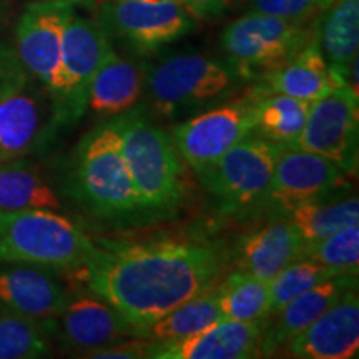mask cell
I'll return each mask as SVG.
<instances>
[{
	"instance_id": "cell-1",
	"label": "cell",
	"mask_w": 359,
	"mask_h": 359,
	"mask_svg": "<svg viewBox=\"0 0 359 359\" xmlns=\"http://www.w3.org/2000/svg\"><path fill=\"white\" fill-rule=\"evenodd\" d=\"M226 266L222 246L196 236L95 241V253L79 273L97 294L140 331L212 288Z\"/></svg>"
},
{
	"instance_id": "cell-2",
	"label": "cell",
	"mask_w": 359,
	"mask_h": 359,
	"mask_svg": "<svg viewBox=\"0 0 359 359\" xmlns=\"http://www.w3.org/2000/svg\"><path fill=\"white\" fill-rule=\"evenodd\" d=\"M95 253V241L57 210L0 212V264H32L79 273Z\"/></svg>"
},
{
	"instance_id": "cell-3",
	"label": "cell",
	"mask_w": 359,
	"mask_h": 359,
	"mask_svg": "<svg viewBox=\"0 0 359 359\" xmlns=\"http://www.w3.org/2000/svg\"><path fill=\"white\" fill-rule=\"evenodd\" d=\"M115 122L142 212H175L185 198V172L172 137L140 110H128Z\"/></svg>"
},
{
	"instance_id": "cell-4",
	"label": "cell",
	"mask_w": 359,
	"mask_h": 359,
	"mask_svg": "<svg viewBox=\"0 0 359 359\" xmlns=\"http://www.w3.org/2000/svg\"><path fill=\"white\" fill-rule=\"evenodd\" d=\"M74 187L85 208L98 218L115 222L142 212L115 118L93 128L79 143Z\"/></svg>"
},
{
	"instance_id": "cell-5",
	"label": "cell",
	"mask_w": 359,
	"mask_h": 359,
	"mask_svg": "<svg viewBox=\"0 0 359 359\" xmlns=\"http://www.w3.org/2000/svg\"><path fill=\"white\" fill-rule=\"evenodd\" d=\"M58 122L52 98L19 57H0V161L37 154Z\"/></svg>"
},
{
	"instance_id": "cell-6",
	"label": "cell",
	"mask_w": 359,
	"mask_h": 359,
	"mask_svg": "<svg viewBox=\"0 0 359 359\" xmlns=\"http://www.w3.org/2000/svg\"><path fill=\"white\" fill-rule=\"evenodd\" d=\"M240 80L228 62L180 53L148 70L145 87L160 115L180 116L230 97Z\"/></svg>"
},
{
	"instance_id": "cell-7",
	"label": "cell",
	"mask_w": 359,
	"mask_h": 359,
	"mask_svg": "<svg viewBox=\"0 0 359 359\" xmlns=\"http://www.w3.org/2000/svg\"><path fill=\"white\" fill-rule=\"evenodd\" d=\"M313 34L311 22L248 12L224 29L222 47L241 80H258L291 60Z\"/></svg>"
},
{
	"instance_id": "cell-8",
	"label": "cell",
	"mask_w": 359,
	"mask_h": 359,
	"mask_svg": "<svg viewBox=\"0 0 359 359\" xmlns=\"http://www.w3.org/2000/svg\"><path fill=\"white\" fill-rule=\"evenodd\" d=\"M278 147L250 135L196 175L226 212L268 203Z\"/></svg>"
},
{
	"instance_id": "cell-9",
	"label": "cell",
	"mask_w": 359,
	"mask_h": 359,
	"mask_svg": "<svg viewBox=\"0 0 359 359\" xmlns=\"http://www.w3.org/2000/svg\"><path fill=\"white\" fill-rule=\"evenodd\" d=\"M111 48L109 30L100 22L72 13L62 40L60 87L53 100L58 127H72L88 110L90 83Z\"/></svg>"
},
{
	"instance_id": "cell-10",
	"label": "cell",
	"mask_w": 359,
	"mask_h": 359,
	"mask_svg": "<svg viewBox=\"0 0 359 359\" xmlns=\"http://www.w3.org/2000/svg\"><path fill=\"white\" fill-rule=\"evenodd\" d=\"M258 97L226 102L190 116L173 128L172 140L180 156L195 173L203 172L236 143L253 135Z\"/></svg>"
},
{
	"instance_id": "cell-11",
	"label": "cell",
	"mask_w": 359,
	"mask_h": 359,
	"mask_svg": "<svg viewBox=\"0 0 359 359\" xmlns=\"http://www.w3.org/2000/svg\"><path fill=\"white\" fill-rule=\"evenodd\" d=\"M359 97L346 85L311 102L306 123L296 145L334 161L349 175L358 165Z\"/></svg>"
},
{
	"instance_id": "cell-12",
	"label": "cell",
	"mask_w": 359,
	"mask_h": 359,
	"mask_svg": "<svg viewBox=\"0 0 359 359\" xmlns=\"http://www.w3.org/2000/svg\"><path fill=\"white\" fill-rule=\"evenodd\" d=\"M100 24L140 52H151L196 29V17L178 0H102Z\"/></svg>"
},
{
	"instance_id": "cell-13",
	"label": "cell",
	"mask_w": 359,
	"mask_h": 359,
	"mask_svg": "<svg viewBox=\"0 0 359 359\" xmlns=\"http://www.w3.org/2000/svg\"><path fill=\"white\" fill-rule=\"evenodd\" d=\"M72 13V4L58 0L34 2L22 12L15 29L17 57L47 90L52 103L60 87L62 40Z\"/></svg>"
},
{
	"instance_id": "cell-14",
	"label": "cell",
	"mask_w": 359,
	"mask_h": 359,
	"mask_svg": "<svg viewBox=\"0 0 359 359\" xmlns=\"http://www.w3.org/2000/svg\"><path fill=\"white\" fill-rule=\"evenodd\" d=\"M346 173L334 161L298 145L278 147L268 203L288 212L302 201L343 187Z\"/></svg>"
},
{
	"instance_id": "cell-15",
	"label": "cell",
	"mask_w": 359,
	"mask_h": 359,
	"mask_svg": "<svg viewBox=\"0 0 359 359\" xmlns=\"http://www.w3.org/2000/svg\"><path fill=\"white\" fill-rule=\"evenodd\" d=\"M70 296L50 269L7 263L0 266V311L34 321H57Z\"/></svg>"
},
{
	"instance_id": "cell-16",
	"label": "cell",
	"mask_w": 359,
	"mask_h": 359,
	"mask_svg": "<svg viewBox=\"0 0 359 359\" xmlns=\"http://www.w3.org/2000/svg\"><path fill=\"white\" fill-rule=\"evenodd\" d=\"M299 359H351L359 349L358 286L285 344Z\"/></svg>"
},
{
	"instance_id": "cell-17",
	"label": "cell",
	"mask_w": 359,
	"mask_h": 359,
	"mask_svg": "<svg viewBox=\"0 0 359 359\" xmlns=\"http://www.w3.org/2000/svg\"><path fill=\"white\" fill-rule=\"evenodd\" d=\"M264 321L219 320L198 333L172 343H154L150 358L246 359L262 356Z\"/></svg>"
},
{
	"instance_id": "cell-18",
	"label": "cell",
	"mask_w": 359,
	"mask_h": 359,
	"mask_svg": "<svg viewBox=\"0 0 359 359\" xmlns=\"http://www.w3.org/2000/svg\"><path fill=\"white\" fill-rule=\"evenodd\" d=\"M58 320L64 343L85 354L118 339L137 336V330L122 314L93 293L70 298Z\"/></svg>"
},
{
	"instance_id": "cell-19",
	"label": "cell",
	"mask_w": 359,
	"mask_h": 359,
	"mask_svg": "<svg viewBox=\"0 0 359 359\" xmlns=\"http://www.w3.org/2000/svg\"><path fill=\"white\" fill-rule=\"evenodd\" d=\"M356 286L358 276H331L318 283L311 290L304 291L278 313L268 316L264 321L262 346H259L262 356H268L281 349L293 336L306 330L313 321H316L323 313H326L349 290Z\"/></svg>"
},
{
	"instance_id": "cell-20",
	"label": "cell",
	"mask_w": 359,
	"mask_h": 359,
	"mask_svg": "<svg viewBox=\"0 0 359 359\" xmlns=\"http://www.w3.org/2000/svg\"><path fill=\"white\" fill-rule=\"evenodd\" d=\"M303 241L288 219H273L243 236L236 246L235 269L269 283L302 257Z\"/></svg>"
},
{
	"instance_id": "cell-21",
	"label": "cell",
	"mask_w": 359,
	"mask_h": 359,
	"mask_svg": "<svg viewBox=\"0 0 359 359\" xmlns=\"http://www.w3.org/2000/svg\"><path fill=\"white\" fill-rule=\"evenodd\" d=\"M257 82L258 83L250 92L255 97L280 93V95L293 97L309 103L318 100L331 88L341 87L336 83L333 74L318 47L314 34L291 60L281 65L280 69L258 79Z\"/></svg>"
},
{
	"instance_id": "cell-22",
	"label": "cell",
	"mask_w": 359,
	"mask_h": 359,
	"mask_svg": "<svg viewBox=\"0 0 359 359\" xmlns=\"http://www.w3.org/2000/svg\"><path fill=\"white\" fill-rule=\"evenodd\" d=\"M147 69L111 48L88 88V109L102 116H118L132 110L145 88Z\"/></svg>"
},
{
	"instance_id": "cell-23",
	"label": "cell",
	"mask_w": 359,
	"mask_h": 359,
	"mask_svg": "<svg viewBox=\"0 0 359 359\" xmlns=\"http://www.w3.org/2000/svg\"><path fill=\"white\" fill-rule=\"evenodd\" d=\"M314 24V37L338 85L346 75L359 48V0H333ZM348 87V85H346Z\"/></svg>"
},
{
	"instance_id": "cell-24",
	"label": "cell",
	"mask_w": 359,
	"mask_h": 359,
	"mask_svg": "<svg viewBox=\"0 0 359 359\" xmlns=\"http://www.w3.org/2000/svg\"><path fill=\"white\" fill-rule=\"evenodd\" d=\"M60 208L57 191L30 161H0V212Z\"/></svg>"
},
{
	"instance_id": "cell-25",
	"label": "cell",
	"mask_w": 359,
	"mask_h": 359,
	"mask_svg": "<svg viewBox=\"0 0 359 359\" xmlns=\"http://www.w3.org/2000/svg\"><path fill=\"white\" fill-rule=\"evenodd\" d=\"M326 195L302 201L285 212L288 213L286 219L302 238L303 246L316 243L353 224H359V200L356 195L346 198H326Z\"/></svg>"
},
{
	"instance_id": "cell-26",
	"label": "cell",
	"mask_w": 359,
	"mask_h": 359,
	"mask_svg": "<svg viewBox=\"0 0 359 359\" xmlns=\"http://www.w3.org/2000/svg\"><path fill=\"white\" fill-rule=\"evenodd\" d=\"M219 320H223V316L218 308L217 290L208 288L143 327L140 338L151 343H172L198 333Z\"/></svg>"
},
{
	"instance_id": "cell-27",
	"label": "cell",
	"mask_w": 359,
	"mask_h": 359,
	"mask_svg": "<svg viewBox=\"0 0 359 359\" xmlns=\"http://www.w3.org/2000/svg\"><path fill=\"white\" fill-rule=\"evenodd\" d=\"M309 105V102L280 93L258 97L253 133L280 147L296 145L306 123Z\"/></svg>"
},
{
	"instance_id": "cell-28",
	"label": "cell",
	"mask_w": 359,
	"mask_h": 359,
	"mask_svg": "<svg viewBox=\"0 0 359 359\" xmlns=\"http://www.w3.org/2000/svg\"><path fill=\"white\" fill-rule=\"evenodd\" d=\"M223 320L266 321L271 313L269 286L258 278L235 269L217 288Z\"/></svg>"
},
{
	"instance_id": "cell-29",
	"label": "cell",
	"mask_w": 359,
	"mask_h": 359,
	"mask_svg": "<svg viewBox=\"0 0 359 359\" xmlns=\"http://www.w3.org/2000/svg\"><path fill=\"white\" fill-rule=\"evenodd\" d=\"M57 321L42 323L17 314H0V359H37L50 354L48 334Z\"/></svg>"
},
{
	"instance_id": "cell-30",
	"label": "cell",
	"mask_w": 359,
	"mask_h": 359,
	"mask_svg": "<svg viewBox=\"0 0 359 359\" xmlns=\"http://www.w3.org/2000/svg\"><path fill=\"white\" fill-rule=\"evenodd\" d=\"M331 276L339 275H334L330 268L323 266L321 263L314 262L311 258L299 257L298 259H294L293 263H290L288 266L278 273L268 283L269 302H271V313H269V316L280 311L283 306L293 302L294 298H298L304 291L311 290L318 283L325 281Z\"/></svg>"
},
{
	"instance_id": "cell-31",
	"label": "cell",
	"mask_w": 359,
	"mask_h": 359,
	"mask_svg": "<svg viewBox=\"0 0 359 359\" xmlns=\"http://www.w3.org/2000/svg\"><path fill=\"white\" fill-rule=\"evenodd\" d=\"M302 257L311 258L330 268L334 275L358 276L359 269V224L344 228L303 246Z\"/></svg>"
},
{
	"instance_id": "cell-32",
	"label": "cell",
	"mask_w": 359,
	"mask_h": 359,
	"mask_svg": "<svg viewBox=\"0 0 359 359\" xmlns=\"http://www.w3.org/2000/svg\"><path fill=\"white\" fill-rule=\"evenodd\" d=\"M250 12L291 22H311L326 8L325 0H246Z\"/></svg>"
},
{
	"instance_id": "cell-33",
	"label": "cell",
	"mask_w": 359,
	"mask_h": 359,
	"mask_svg": "<svg viewBox=\"0 0 359 359\" xmlns=\"http://www.w3.org/2000/svg\"><path fill=\"white\" fill-rule=\"evenodd\" d=\"M154 343L145 338H137L130 336L115 341V343L107 344V346L98 348L95 351L85 354V358H98V359H140L150 358Z\"/></svg>"
},
{
	"instance_id": "cell-34",
	"label": "cell",
	"mask_w": 359,
	"mask_h": 359,
	"mask_svg": "<svg viewBox=\"0 0 359 359\" xmlns=\"http://www.w3.org/2000/svg\"><path fill=\"white\" fill-rule=\"evenodd\" d=\"M195 17L219 15L231 6L233 0H178Z\"/></svg>"
},
{
	"instance_id": "cell-35",
	"label": "cell",
	"mask_w": 359,
	"mask_h": 359,
	"mask_svg": "<svg viewBox=\"0 0 359 359\" xmlns=\"http://www.w3.org/2000/svg\"><path fill=\"white\" fill-rule=\"evenodd\" d=\"M58 2H67V4H88L92 0H58Z\"/></svg>"
},
{
	"instance_id": "cell-36",
	"label": "cell",
	"mask_w": 359,
	"mask_h": 359,
	"mask_svg": "<svg viewBox=\"0 0 359 359\" xmlns=\"http://www.w3.org/2000/svg\"><path fill=\"white\" fill-rule=\"evenodd\" d=\"M140 2H147V4H160V2H165V0H140Z\"/></svg>"
},
{
	"instance_id": "cell-37",
	"label": "cell",
	"mask_w": 359,
	"mask_h": 359,
	"mask_svg": "<svg viewBox=\"0 0 359 359\" xmlns=\"http://www.w3.org/2000/svg\"><path fill=\"white\" fill-rule=\"evenodd\" d=\"M331 2H333V0H325V4H326V7H327V6H330V4H331Z\"/></svg>"
}]
</instances>
